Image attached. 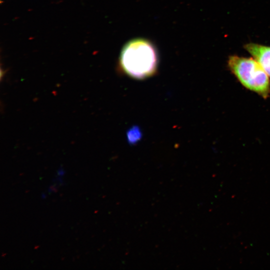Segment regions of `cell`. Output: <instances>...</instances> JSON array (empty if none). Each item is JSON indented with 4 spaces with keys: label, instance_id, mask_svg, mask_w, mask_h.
I'll return each mask as SVG.
<instances>
[{
    "label": "cell",
    "instance_id": "2",
    "mask_svg": "<svg viewBox=\"0 0 270 270\" xmlns=\"http://www.w3.org/2000/svg\"><path fill=\"white\" fill-rule=\"evenodd\" d=\"M228 66L239 82L246 89L266 99L270 94V79L253 58L236 55L228 58Z\"/></svg>",
    "mask_w": 270,
    "mask_h": 270
},
{
    "label": "cell",
    "instance_id": "1",
    "mask_svg": "<svg viewBox=\"0 0 270 270\" xmlns=\"http://www.w3.org/2000/svg\"><path fill=\"white\" fill-rule=\"evenodd\" d=\"M120 66L128 76L138 80L155 74L158 63L156 50L148 40L138 38L128 42L120 55Z\"/></svg>",
    "mask_w": 270,
    "mask_h": 270
},
{
    "label": "cell",
    "instance_id": "3",
    "mask_svg": "<svg viewBox=\"0 0 270 270\" xmlns=\"http://www.w3.org/2000/svg\"><path fill=\"white\" fill-rule=\"evenodd\" d=\"M244 48L270 78V46L250 42L246 44Z\"/></svg>",
    "mask_w": 270,
    "mask_h": 270
},
{
    "label": "cell",
    "instance_id": "4",
    "mask_svg": "<svg viewBox=\"0 0 270 270\" xmlns=\"http://www.w3.org/2000/svg\"><path fill=\"white\" fill-rule=\"evenodd\" d=\"M141 136L142 133L140 130L137 126L132 128L128 130L127 133L128 142L132 144L139 140Z\"/></svg>",
    "mask_w": 270,
    "mask_h": 270
}]
</instances>
